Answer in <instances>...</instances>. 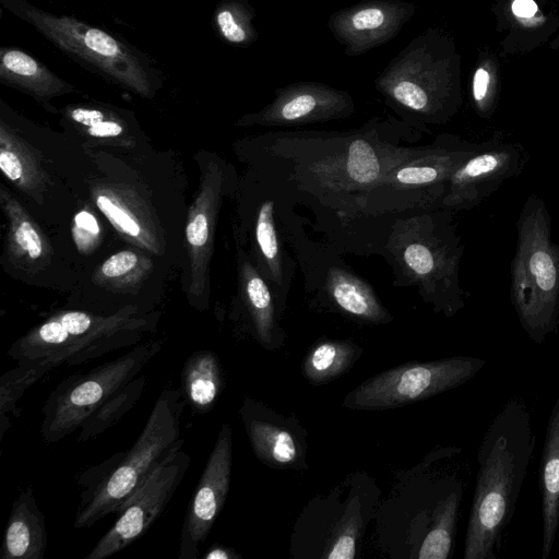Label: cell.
Returning <instances> with one entry per match:
<instances>
[{"label":"cell","instance_id":"cell-37","mask_svg":"<svg viewBox=\"0 0 559 559\" xmlns=\"http://www.w3.org/2000/svg\"><path fill=\"white\" fill-rule=\"evenodd\" d=\"M489 84V74L484 69H478L474 75L473 82V96L474 99L479 103L481 107L483 100L487 97Z\"/></svg>","mask_w":559,"mask_h":559},{"label":"cell","instance_id":"cell-11","mask_svg":"<svg viewBox=\"0 0 559 559\" xmlns=\"http://www.w3.org/2000/svg\"><path fill=\"white\" fill-rule=\"evenodd\" d=\"M432 58L430 36L414 38L376 80V86L388 99L424 119L442 115L438 74Z\"/></svg>","mask_w":559,"mask_h":559},{"label":"cell","instance_id":"cell-32","mask_svg":"<svg viewBox=\"0 0 559 559\" xmlns=\"http://www.w3.org/2000/svg\"><path fill=\"white\" fill-rule=\"evenodd\" d=\"M186 236L194 253L206 248L210 237V216L206 209L198 205L193 210L188 221Z\"/></svg>","mask_w":559,"mask_h":559},{"label":"cell","instance_id":"cell-12","mask_svg":"<svg viewBox=\"0 0 559 559\" xmlns=\"http://www.w3.org/2000/svg\"><path fill=\"white\" fill-rule=\"evenodd\" d=\"M231 428L222 425L188 506L180 535L179 559H197L199 547L221 513L230 485Z\"/></svg>","mask_w":559,"mask_h":559},{"label":"cell","instance_id":"cell-30","mask_svg":"<svg viewBox=\"0 0 559 559\" xmlns=\"http://www.w3.org/2000/svg\"><path fill=\"white\" fill-rule=\"evenodd\" d=\"M123 454L124 451L115 453L106 461L97 465H93L81 473L78 478V484L82 488V492L80 495V508L85 507L93 500L98 489L118 466Z\"/></svg>","mask_w":559,"mask_h":559},{"label":"cell","instance_id":"cell-22","mask_svg":"<svg viewBox=\"0 0 559 559\" xmlns=\"http://www.w3.org/2000/svg\"><path fill=\"white\" fill-rule=\"evenodd\" d=\"M144 386L145 377L141 376L120 388L82 424L78 441L94 439L112 427L140 400Z\"/></svg>","mask_w":559,"mask_h":559},{"label":"cell","instance_id":"cell-10","mask_svg":"<svg viewBox=\"0 0 559 559\" xmlns=\"http://www.w3.org/2000/svg\"><path fill=\"white\" fill-rule=\"evenodd\" d=\"M525 146L500 133L478 143L450 177L441 206L445 210H471L488 199L501 185L525 168Z\"/></svg>","mask_w":559,"mask_h":559},{"label":"cell","instance_id":"cell-14","mask_svg":"<svg viewBox=\"0 0 559 559\" xmlns=\"http://www.w3.org/2000/svg\"><path fill=\"white\" fill-rule=\"evenodd\" d=\"M415 11L403 0H365L335 12L329 27L345 53L357 56L393 38Z\"/></svg>","mask_w":559,"mask_h":559},{"label":"cell","instance_id":"cell-35","mask_svg":"<svg viewBox=\"0 0 559 559\" xmlns=\"http://www.w3.org/2000/svg\"><path fill=\"white\" fill-rule=\"evenodd\" d=\"M138 263V255L123 250L108 258L102 265V273L107 277H118L131 271Z\"/></svg>","mask_w":559,"mask_h":559},{"label":"cell","instance_id":"cell-15","mask_svg":"<svg viewBox=\"0 0 559 559\" xmlns=\"http://www.w3.org/2000/svg\"><path fill=\"white\" fill-rule=\"evenodd\" d=\"M239 414L257 457L274 468H297L305 463L306 442L301 428L262 404L245 399Z\"/></svg>","mask_w":559,"mask_h":559},{"label":"cell","instance_id":"cell-13","mask_svg":"<svg viewBox=\"0 0 559 559\" xmlns=\"http://www.w3.org/2000/svg\"><path fill=\"white\" fill-rule=\"evenodd\" d=\"M353 110L354 102L346 92L322 83L302 82L280 88L272 103L243 116L238 124L300 126L343 118Z\"/></svg>","mask_w":559,"mask_h":559},{"label":"cell","instance_id":"cell-16","mask_svg":"<svg viewBox=\"0 0 559 559\" xmlns=\"http://www.w3.org/2000/svg\"><path fill=\"white\" fill-rule=\"evenodd\" d=\"M0 83L23 92L43 105L76 87L60 78L45 62L16 46L0 47Z\"/></svg>","mask_w":559,"mask_h":559},{"label":"cell","instance_id":"cell-20","mask_svg":"<svg viewBox=\"0 0 559 559\" xmlns=\"http://www.w3.org/2000/svg\"><path fill=\"white\" fill-rule=\"evenodd\" d=\"M329 293L341 310L356 319L376 323L390 320L371 288L354 275L341 270L331 271Z\"/></svg>","mask_w":559,"mask_h":559},{"label":"cell","instance_id":"cell-23","mask_svg":"<svg viewBox=\"0 0 559 559\" xmlns=\"http://www.w3.org/2000/svg\"><path fill=\"white\" fill-rule=\"evenodd\" d=\"M253 11L247 0H222L212 16L213 28L225 44L248 47L257 38L252 25Z\"/></svg>","mask_w":559,"mask_h":559},{"label":"cell","instance_id":"cell-9","mask_svg":"<svg viewBox=\"0 0 559 559\" xmlns=\"http://www.w3.org/2000/svg\"><path fill=\"white\" fill-rule=\"evenodd\" d=\"M190 461V455L181 449L168 456L121 507L114 525L85 559L108 558L143 536L171 500Z\"/></svg>","mask_w":559,"mask_h":559},{"label":"cell","instance_id":"cell-21","mask_svg":"<svg viewBox=\"0 0 559 559\" xmlns=\"http://www.w3.org/2000/svg\"><path fill=\"white\" fill-rule=\"evenodd\" d=\"M360 354L361 348L352 342L319 341L305 357L304 376L313 384L330 382L345 373Z\"/></svg>","mask_w":559,"mask_h":559},{"label":"cell","instance_id":"cell-25","mask_svg":"<svg viewBox=\"0 0 559 559\" xmlns=\"http://www.w3.org/2000/svg\"><path fill=\"white\" fill-rule=\"evenodd\" d=\"M245 294L258 341L265 348L274 347L275 306L266 283L254 270L247 272Z\"/></svg>","mask_w":559,"mask_h":559},{"label":"cell","instance_id":"cell-18","mask_svg":"<svg viewBox=\"0 0 559 559\" xmlns=\"http://www.w3.org/2000/svg\"><path fill=\"white\" fill-rule=\"evenodd\" d=\"M542 558L552 550L559 528V392L551 408L539 464Z\"/></svg>","mask_w":559,"mask_h":559},{"label":"cell","instance_id":"cell-38","mask_svg":"<svg viewBox=\"0 0 559 559\" xmlns=\"http://www.w3.org/2000/svg\"><path fill=\"white\" fill-rule=\"evenodd\" d=\"M74 222L78 228L88 231L92 235H96L99 231V227L96 218L87 211L79 212Z\"/></svg>","mask_w":559,"mask_h":559},{"label":"cell","instance_id":"cell-27","mask_svg":"<svg viewBox=\"0 0 559 559\" xmlns=\"http://www.w3.org/2000/svg\"><path fill=\"white\" fill-rule=\"evenodd\" d=\"M66 118L83 127L93 138H116L123 133L124 123L115 108L106 105L78 104L64 109Z\"/></svg>","mask_w":559,"mask_h":559},{"label":"cell","instance_id":"cell-8","mask_svg":"<svg viewBox=\"0 0 559 559\" xmlns=\"http://www.w3.org/2000/svg\"><path fill=\"white\" fill-rule=\"evenodd\" d=\"M451 223L450 210L428 217L426 233L402 251L404 265L418 277L436 308L447 316H453L465 305L459 281L464 247Z\"/></svg>","mask_w":559,"mask_h":559},{"label":"cell","instance_id":"cell-34","mask_svg":"<svg viewBox=\"0 0 559 559\" xmlns=\"http://www.w3.org/2000/svg\"><path fill=\"white\" fill-rule=\"evenodd\" d=\"M97 207L108 217L109 221L130 237L136 238L141 233V227L138 222L120 207L117 203L111 201L106 195H98L96 198Z\"/></svg>","mask_w":559,"mask_h":559},{"label":"cell","instance_id":"cell-17","mask_svg":"<svg viewBox=\"0 0 559 559\" xmlns=\"http://www.w3.org/2000/svg\"><path fill=\"white\" fill-rule=\"evenodd\" d=\"M47 548L45 515L34 490L27 487L14 499L1 545V559H43Z\"/></svg>","mask_w":559,"mask_h":559},{"label":"cell","instance_id":"cell-33","mask_svg":"<svg viewBox=\"0 0 559 559\" xmlns=\"http://www.w3.org/2000/svg\"><path fill=\"white\" fill-rule=\"evenodd\" d=\"M13 239L19 249L31 259H38L43 255V239L29 221L20 219L14 224Z\"/></svg>","mask_w":559,"mask_h":559},{"label":"cell","instance_id":"cell-2","mask_svg":"<svg viewBox=\"0 0 559 559\" xmlns=\"http://www.w3.org/2000/svg\"><path fill=\"white\" fill-rule=\"evenodd\" d=\"M0 5L84 70L112 85L152 98L164 84V72L153 57L107 28L47 11L28 0H0Z\"/></svg>","mask_w":559,"mask_h":559},{"label":"cell","instance_id":"cell-19","mask_svg":"<svg viewBox=\"0 0 559 559\" xmlns=\"http://www.w3.org/2000/svg\"><path fill=\"white\" fill-rule=\"evenodd\" d=\"M224 388L219 358L212 350H197L183 364L181 392L197 414H205L215 406Z\"/></svg>","mask_w":559,"mask_h":559},{"label":"cell","instance_id":"cell-7","mask_svg":"<svg viewBox=\"0 0 559 559\" xmlns=\"http://www.w3.org/2000/svg\"><path fill=\"white\" fill-rule=\"evenodd\" d=\"M485 364L486 360L478 357L457 356L396 366L348 392L343 406L355 411H383L416 403L465 383Z\"/></svg>","mask_w":559,"mask_h":559},{"label":"cell","instance_id":"cell-31","mask_svg":"<svg viewBox=\"0 0 559 559\" xmlns=\"http://www.w3.org/2000/svg\"><path fill=\"white\" fill-rule=\"evenodd\" d=\"M358 528V518L353 516L348 524L340 528L331 540L329 551L323 554L322 557L328 559H353L356 555Z\"/></svg>","mask_w":559,"mask_h":559},{"label":"cell","instance_id":"cell-3","mask_svg":"<svg viewBox=\"0 0 559 559\" xmlns=\"http://www.w3.org/2000/svg\"><path fill=\"white\" fill-rule=\"evenodd\" d=\"M516 231L511 302L523 330L539 344L559 323V245L551 237L549 211L537 194L525 200Z\"/></svg>","mask_w":559,"mask_h":559},{"label":"cell","instance_id":"cell-4","mask_svg":"<svg viewBox=\"0 0 559 559\" xmlns=\"http://www.w3.org/2000/svg\"><path fill=\"white\" fill-rule=\"evenodd\" d=\"M144 323L123 313L95 317L66 311L16 340L8 355L16 362L33 364L45 376L60 365H80L135 343Z\"/></svg>","mask_w":559,"mask_h":559},{"label":"cell","instance_id":"cell-24","mask_svg":"<svg viewBox=\"0 0 559 559\" xmlns=\"http://www.w3.org/2000/svg\"><path fill=\"white\" fill-rule=\"evenodd\" d=\"M460 500L461 492L454 490L439 502L435 510L432 526L419 547L417 558L447 559L449 557L455 533Z\"/></svg>","mask_w":559,"mask_h":559},{"label":"cell","instance_id":"cell-6","mask_svg":"<svg viewBox=\"0 0 559 559\" xmlns=\"http://www.w3.org/2000/svg\"><path fill=\"white\" fill-rule=\"evenodd\" d=\"M160 348L162 342L145 343L86 373L63 379L43 407L44 440L58 442L78 430L93 412L133 380Z\"/></svg>","mask_w":559,"mask_h":559},{"label":"cell","instance_id":"cell-5","mask_svg":"<svg viewBox=\"0 0 559 559\" xmlns=\"http://www.w3.org/2000/svg\"><path fill=\"white\" fill-rule=\"evenodd\" d=\"M186 403L180 388L160 392L132 448L124 451L93 500L79 509L73 523L75 528L90 527L108 514L118 513L148 476L182 448L180 423Z\"/></svg>","mask_w":559,"mask_h":559},{"label":"cell","instance_id":"cell-28","mask_svg":"<svg viewBox=\"0 0 559 559\" xmlns=\"http://www.w3.org/2000/svg\"><path fill=\"white\" fill-rule=\"evenodd\" d=\"M273 215V201L267 200L261 205L258 213L255 240L259 246L261 257L270 267L271 278L281 284V254Z\"/></svg>","mask_w":559,"mask_h":559},{"label":"cell","instance_id":"cell-36","mask_svg":"<svg viewBox=\"0 0 559 559\" xmlns=\"http://www.w3.org/2000/svg\"><path fill=\"white\" fill-rule=\"evenodd\" d=\"M0 168L12 181H19L23 176V165L19 156L2 146L0 151Z\"/></svg>","mask_w":559,"mask_h":559},{"label":"cell","instance_id":"cell-1","mask_svg":"<svg viewBox=\"0 0 559 559\" xmlns=\"http://www.w3.org/2000/svg\"><path fill=\"white\" fill-rule=\"evenodd\" d=\"M536 437L531 414L509 401L487 428L478 449V473L467 524L464 559H495L515 511Z\"/></svg>","mask_w":559,"mask_h":559},{"label":"cell","instance_id":"cell-39","mask_svg":"<svg viewBox=\"0 0 559 559\" xmlns=\"http://www.w3.org/2000/svg\"><path fill=\"white\" fill-rule=\"evenodd\" d=\"M204 559H235L239 558V555L234 549L224 547L222 545H213L203 555Z\"/></svg>","mask_w":559,"mask_h":559},{"label":"cell","instance_id":"cell-40","mask_svg":"<svg viewBox=\"0 0 559 559\" xmlns=\"http://www.w3.org/2000/svg\"><path fill=\"white\" fill-rule=\"evenodd\" d=\"M513 13L521 17H531L535 14L537 7L533 0H515L512 4Z\"/></svg>","mask_w":559,"mask_h":559},{"label":"cell","instance_id":"cell-29","mask_svg":"<svg viewBox=\"0 0 559 559\" xmlns=\"http://www.w3.org/2000/svg\"><path fill=\"white\" fill-rule=\"evenodd\" d=\"M346 174L358 185H371L380 177L378 155L370 143L356 139L349 146L346 156Z\"/></svg>","mask_w":559,"mask_h":559},{"label":"cell","instance_id":"cell-26","mask_svg":"<svg viewBox=\"0 0 559 559\" xmlns=\"http://www.w3.org/2000/svg\"><path fill=\"white\" fill-rule=\"evenodd\" d=\"M41 376L29 362H17L16 367L0 378V440L10 429L11 416H16V406L25 391L35 384Z\"/></svg>","mask_w":559,"mask_h":559}]
</instances>
